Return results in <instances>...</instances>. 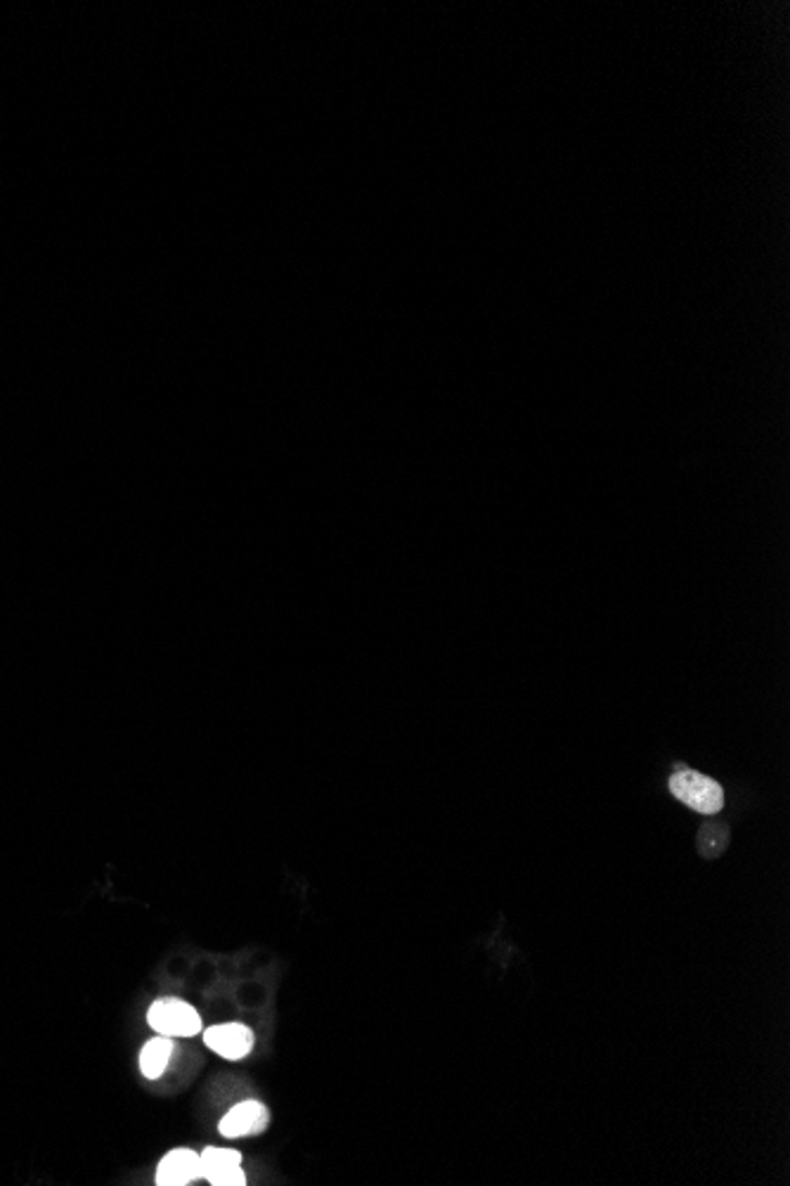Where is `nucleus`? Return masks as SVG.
Returning a JSON list of instances; mask_svg holds the SVG:
<instances>
[{"label":"nucleus","mask_w":790,"mask_h":1186,"mask_svg":"<svg viewBox=\"0 0 790 1186\" xmlns=\"http://www.w3.org/2000/svg\"><path fill=\"white\" fill-rule=\"evenodd\" d=\"M197 1179H204L201 1175V1161L199 1153L192 1149H174L157 1165V1184L159 1186H188Z\"/></svg>","instance_id":"423d86ee"},{"label":"nucleus","mask_w":790,"mask_h":1186,"mask_svg":"<svg viewBox=\"0 0 790 1186\" xmlns=\"http://www.w3.org/2000/svg\"><path fill=\"white\" fill-rule=\"evenodd\" d=\"M730 845V827L720 822H710L699 831V851L703 857L712 860L726 851Z\"/></svg>","instance_id":"6e6552de"},{"label":"nucleus","mask_w":790,"mask_h":1186,"mask_svg":"<svg viewBox=\"0 0 790 1186\" xmlns=\"http://www.w3.org/2000/svg\"><path fill=\"white\" fill-rule=\"evenodd\" d=\"M670 791L679 803L701 814H715L724 808V791L720 784L687 767H679L670 777Z\"/></svg>","instance_id":"f257e3e1"},{"label":"nucleus","mask_w":790,"mask_h":1186,"mask_svg":"<svg viewBox=\"0 0 790 1186\" xmlns=\"http://www.w3.org/2000/svg\"><path fill=\"white\" fill-rule=\"evenodd\" d=\"M268 1122H270L268 1106L256 1099H249V1101H240L232 1106L223 1116L219 1130L225 1139H242V1137H254V1134L266 1132Z\"/></svg>","instance_id":"20e7f679"},{"label":"nucleus","mask_w":790,"mask_h":1186,"mask_svg":"<svg viewBox=\"0 0 790 1186\" xmlns=\"http://www.w3.org/2000/svg\"><path fill=\"white\" fill-rule=\"evenodd\" d=\"M204 1042L209 1050H213L219 1056L227 1061H240L249 1056V1052L254 1050V1033L252 1028H246L244 1023H221L204 1030Z\"/></svg>","instance_id":"39448f33"},{"label":"nucleus","mask_w":790,"mask_h":1186,"mask_svg":"<svg viewBox=\"0 0 790 1186\" xmlns=\"http://www.w3.org/2000/svg\"><path fill=\"white\" fill-rule=\"evenodd\" d=\"M147 1023L159 1035L168 1038H192L201 1033L199 1011L176 997H162L147 1011Z\"/></svg>","instance_id":"f03ea898"},{"label":"nucleus","mask_w":790,"mask_h":1186,"mask_svg":"<svg viewBox=\"0 0 790 1186\" xmlns=\"http://www.w3.org/2000/svg\"><path fill=\"white\" fill-rule=\"evenodd\" d=\"M174 1038L168 1035H157L145 1042L141 1052V1073L147 1080H157V1077L164 1075L166 1066L170 1064V1056H174Z\"/></svg>","instance_id":"0eeeda50"},{"label":"nucleus","mask_w":790,"mask_h":1186,"mask_svg":"<svg viewBox=\"0 0 790 1186\" xmlns=\"http://www.w3.org/2000/svg\"><path fill=\"white\" fill-rule=\"evenodd\" d=\"M201 1175L213 1186H244L246 1173L242 1170V1153L235 1149L207 1146L199 1153Z\"/></svg>","instance_id":"7ed1b4c3"}]
</instances>
